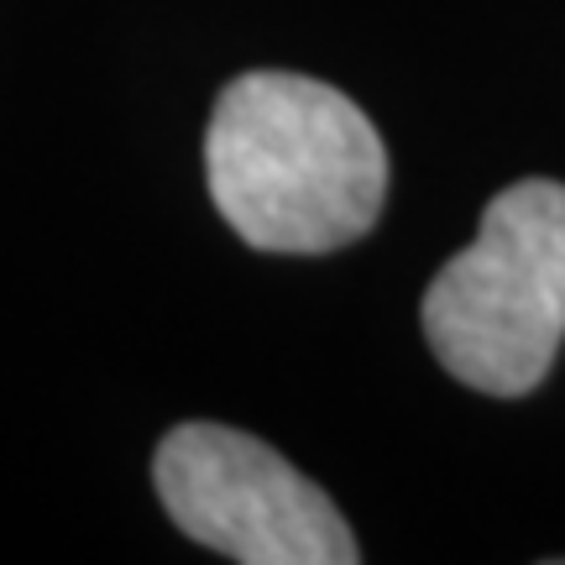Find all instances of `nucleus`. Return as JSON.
Instances as JSON below:
<instances>
[{
    "mask_svg": "<svg viewBox=\"0 0 565 565\" xmlns=\"http://www.w3.org/2000/svg\"><path fill=\"white\" fill-rule=\"evenodd\" d=\"M204 183L257 252L320 257L362 242L387 200V147L366 110L309 74H242L204 131Z\"/></svg>",
    "mask_w": 565,
    "mask_h": 565,
    "instance_id": "f257e3e1",
    "label": "nucleus"
},
{
    "mask_svg": "<svg viewBox=\"0 0 565 565\" xmlns=\"http://www.w3.org/2000/svg\"><path fill=\"white\" fill-rule=\"evenodd\" d=\"M419 315L429 351L466 387L524 398L545 383L565 341V183H508L477 242L435 273Z\"/></svg>",
    "mask_w": 565,
    "mask_h": 565,
    "instance_id": "f03ea898",
    "label": "nucleus"
},
{
    "mask_svg": "<svg viewBox=\"0 0 565 565\" xmlns=\"http://www.w3.org/2000/svg\"><path fill=\"white\" fill-rule=\"evenodd\" d=\"M168 519L242 565H351L362 550L341 508L273 445L225 424L168 429L152 461Z\"/></svg>",
    "mask_w": 565,
    "mask_h": 565,
    "instance_id": "7ed1b4c3",
    "label": "nucleus"
}]
</instances>
